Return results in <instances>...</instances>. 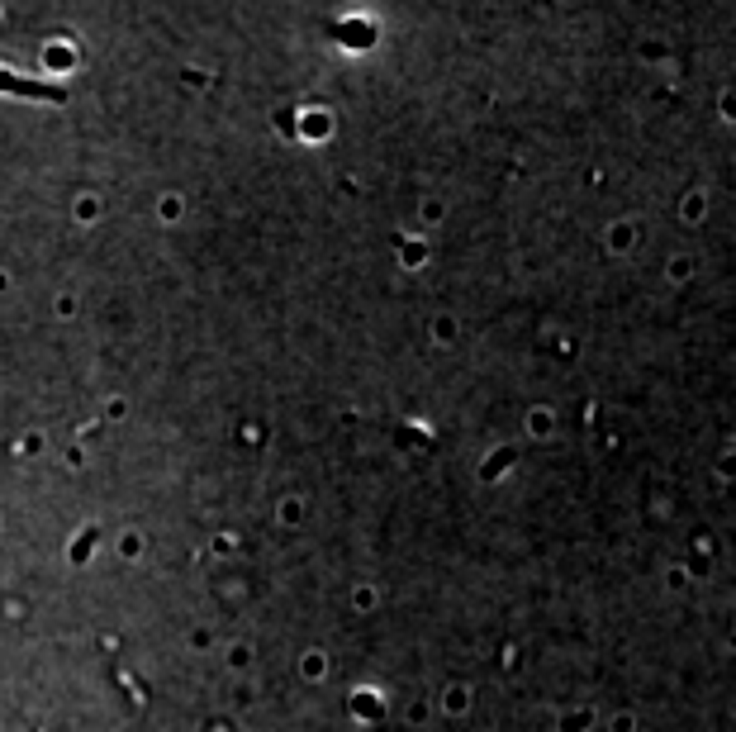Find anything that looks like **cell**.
<instances>
[{
	"label": "cell",
	"mask_w": 736,
	"mask_h": 732,
	"mask_svg": "<svg viewBox=\"0 0 736 732\" xmlns=\"http://www.w3.org/2000/svg\"><path fill=\"white\" fill-rule=\"evenodd\" d=\"M679 219L684 223H703L708 219V195L703 191H684L679 195Z\"/></svg>",
	"instance_id": "cell-1"
},
{
	"label": "cell",
	"mask_w": 736,
	"mask_h": 732,
	"mask_svg": "<svg viewBox=\"0 0 736 732\" xmlns=\"http://www.w3.org/2000/svg\"><path fill=\"white\" fill-rule=\"evenodd\" d=\"M665 271H670V281H674V286H684V281H693V271H698V262L679 253V257H674V262H670V267H665Z\"/></svg>",
	"instance_id": "cell-2"
},
{
	"label": "cell",
	"mask_w": 736,
	"mask_h": 732,
	"mask_svg": "<svg viewBox=\"0 0 736 732\" xmlns=\"http://www.w3.org/2000/svg\"><path fill=\"white\" fill-rule=\"evenodd\" d=\"M632 238H637V233H632V223H618V228H613V233H608L613 253H627V248H632Z\"/></svg>",
	"instance_id": "cell-3"
},
{
	"label": "cell",
	"mask_w": 736,
	"mask_h": 732,
	"mask_svg": "<svg viewBox=\"0 0 736 732\" xmlns=\"http://www.w3.org/2000/svg\"><path fill=\"white\" fill-rule=\"evenodd\" d=\"M670 589H689V571H684V566H674L670 571Z\"/></svg>",
	"instance_id": "cell-4"
},
{
	"label": "cell",
	"mask_w": 736,
	"mask_h": 732,
	"mask_svg": "<svg viewBox=\"0 0 736 732\" xmlns=\"http://www.w3.org/2000/svg\"><path fill=\"white\" fill-rule=\"evenodd\" d=\"M447 709L461 714V709H466V689H452V694H447Z\"/></svg>",
	"instance_id": "cell-5"
},
{
	"label": "cell",
	"mask_w": 736,
	"mask_h": 732,
	"mask_svg": "<svg viewBox=\"0 0 736 732\" xmlns=\"http://www.w3.org/2000/svg\"><path fill=\"white\" fill-rule=\"evenodd\" d=\"M632 728H637V718H632V714H623V718H613V732H632Z\"/></svg>",
	"instance_id": "cell-6"
}]
</instances>
